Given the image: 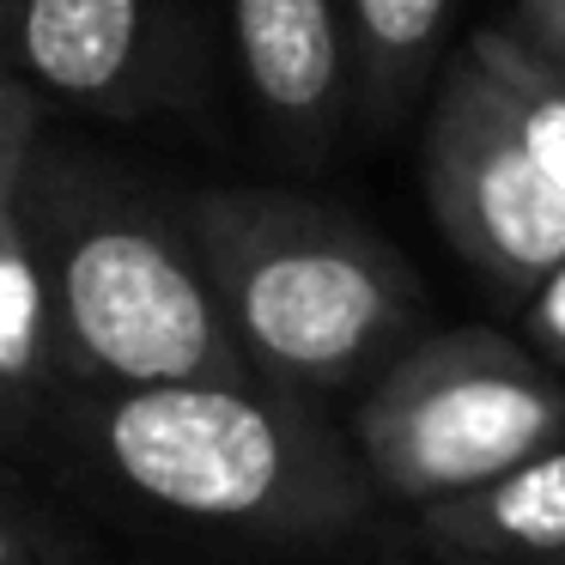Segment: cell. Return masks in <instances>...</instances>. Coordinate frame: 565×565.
Wrapping results in <instances>:
<instances>
[{"label":"cell","instance_id":"6da1fadb","mask_svg":"<svg viewBox=\"0 0 565 565\" xmlns=\"http://www.w3.org/2000/svg\"><path fill=\"white\" fill-rule=\"evenodd\" d=\"M19 220L43 274L55 377L86 390L256 377L225 334L189 225L122 171L38 140Z\"/></svg>","mask_w":565,"mask_h":565},{"label":"cell","instance_id":"7a4b0ae2","mask_svg":"<svg viewBox=\"0 0 565 565\" xmlns=\"http://www.w3.org/2000/svg\"><path fill=\"white\" fill-rule=\"evenodd\" d=\"M79 431L116 487L201 529L341 541L377 511L353 438L310 395L262 377L86 390Z\"/></svg>","mask_w":565,"mask_h":565},{"label":"cell","instance_id":"3957f363","mask_svg":"<svg viewBox=\"0 0 565 565\" xmlns=\"http://www.w3.org/2000/svg\"><path fill=\"white\" fill-rule=\"evenodd\" d=\"M225 334L262 383L365 390L419 341V280L371 225L292 189H201L183 207Z\"/></svg>","mask_w":565,"mask_h":565},{"label":"cell","instance_id":"277c9868","mask_svg":"<svg viewBox=\"0 0 565 565\" xmlns=\"http://www.w3.org/2000/svg\"><path fill=\"white\" fill-rule=\"evenodd\" d=\"M347 438L377 504L426 511L565 444V383L499 329H426L365 383Z\"/></svg>","mask_w":565,"mask_h":565},{"label":"cell","instance_id":"5b68a950","mask_svg":"<svg viewBox=\"0 0 565 565\" xmlns=\"http://www.w3.org/2000/svg\"><path fill=\"white\" fill-rule=\"evenodd\" d=\"M419 177L456 256L492 286L529 298L565 262V195L523 152L511 116L468 55H456L450 79L431 98Z\"/></svg>","mask_w":565,"mask_h":565},{"label":"cell","instance_id":"8992f818","mask_svg":"<svg viewBox=\"0 0 565 565\" xmlns=\"http://www.w3.org/2000/svg\"><path fill=\"white\" fill-rule=\"evenodd\" d=\"M0 38L43 92L116 122L183 104L195 79L171 0H7Z\"/></svg>","mask_w":565,"mask_h":565},{"label":"cell","instance_id":"52a82bcc","mask_svg":"<svg viewBox=\"0 0 565 565\" xmlns=\"http://www.w3.org/2000/svg\"><path fill=\"white\" fill-rule=\"evenodd\" d=\"M232 50L280 152L322 159L347 116V0H232Z\"/></svg>","mask_w":565,"mask_h":565},{"label":"cell","instance_id":"ba28073f","mask_svg":"<svg viewBox=\"0 0 565 565\" xmlns=\"http://www.w3.org/2000/svg\"><path fill=\"white\" fill-rule=\"evenodd\" d=\"M414 535L438 565H559L565 559V444L414 511Z\"/></svg>","mask_w":565,"mask_h":565},{"label":"cell","instance_id":"9c48e42d","mask_svg":"<svg viewBox=\"0 0 565 565\" xmlns=\"http://www.w3.org/2000/svg\"><path fill=\"white\" fill-rule=\"evenodd\" d=\"M456 0H347V116L371 140L390 135L450 38Z\"/></svg>","mask_w":565,"mask_h":565},{"label":"cell","instance_id":"30bf717a","mask_svg":"<svg viewBox=\"0 0 565 565\" xmlns=\"http://www.w3.org/2000/svg\"><path fill=\"white\" fill-rule=\"evenodd\" d=\"M55 377L50 353V305H43V274L31 256L25 220H19V189L0 195V414L7 426H25L31 402Z\"/></svg>","mask_w":565,"mask_h":565},{"label":"cell","instance_id":"8fae6325","mask_svg":"<svg viewBox=\"0 0 565 565\" xmlns=\"http://www.w3.org/2000/svg\"><path fill=\"white\" fill-rule=\"evenodd\" d=\"M462 55L480 67L487 92L499 98V110L511 116L523 152L565 195V74L547 55L529 50V43H516L511 31H475Z\"/></svg>","mask_w":565,"mask_h":565},{"label":"cell","instance_id":"7c38bea8","mask_svg":"<svg viewBox=\"0 0 565 565\" xmlns=\"http://www.w3.org/2000/svg\"><path fill=\"white\" fill-rule=\"evenodd\" d=\"M43 140V104L38 92L25 86H7L0 92V195H13L25 183V164Z\"/></svg>","mask_w":565,"mask_h":565},{"label":"cell","instance_id":"4fadbf2b","mask_svg":"<svg viewBox=\"0 0 565 565\" xmlns=\"http://www.w3.org/2000/svg\"><path fill=\"white\" fill-rule=\"evenodd\" d=\"M529 341H535L529 347L535 359L565 365V262L529 292Z\"/></svg>","mask_w":565,"mask_h":565},{"label":"cell","instance_id":"5bb4252c","mask_svg":"<svg viewBox=\"0 0 565 565\" xmlns=\"http://www.w3.org/2000/svg\"><path fill=\"white\" fill-rule=\"evenodd\" d=\"M0 565H74V553H62V541L43 535L25 511L0 504Z\"/></svg>","mask_w":565,"mask_h":565},{"label":"cell","instance_id":"9a60e30c","mask_svg":"<svg viewBox=\"0 0 565 565\" xmlns=\"http://www.w3.org/2000/svg\"><path fill=\"white\" fill-rule=\"evenodd\" d=\"M504 31L516 43H529L535 55H547V62H565V0H516Z\"/></svg>","mask_w":565,"mask_h":565},{"label":"cell","instance_id":"2e32d148","mask_svg":"<svg viewBox=\"0 0 565 565\" xmlns=\"http://www.w3.org/2000/svg\"><path fill=\"white\" fill-rule=\"evenodd\" d=\"M7 62H13V55H7V38H0V92L13 86V79H7Z\"/></svg>","mask_w":565,"mask_h":565},{"label":"cell","instance_id":"e0dca14e","mask_svg":"<svg viewBox=\"0 0 565 565\" xmlns=\"http://www.w3.org/2000/svg\"><path fill=\"white\" fill-rule=\"evenodd\" d=\"M0 438H13V426H7V414H0Z\"/></svg>","mask_w":565,"mask_h":565},{"label":"cell","instance_id":"ac0fdd59","mask_svg":"<svg viewBox=\"0 0 565 565\" xmlns=\"http://www.w3.org/2000/svg\"><path fill=\"white\" fill-rule=\"evenodd\" d=\"M553 67H559V74H565V62H553Z\"/></svg>","mask_w":565,"mask_h":565},{"label":"cell","instance_id":"d6986e66","mask_svg":"<svg viewBox=\"0 0 565 565\" xmlns=\"http://www.w3.org/2000/svg\"><path fill=\"white\" fill-rule=\"evenodd\" d=\"M0 7H7V0H0Z\"/></svg>","mask_w":565,"mask_h":565},{"label":"cell","instance_id":"ffe728a7","mask_svg":"<svg viewBox=\"0 0 565 565\" xmlns=\"http://www.w3.org/2000/svg\"><path fill=\"white\" fill-rule=\"evenodd\" d=\"M559 565H565V559H559Z\"/></svg>","mask_w":565,"mask_h":565}]
</instances>
